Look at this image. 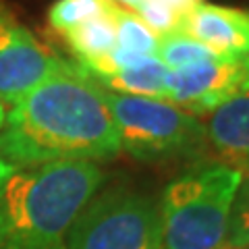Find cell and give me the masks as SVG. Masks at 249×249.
I'll return each mask as SVG.
<instances>
[{"label": "cell", "mask_w": 249, "mask_h": 249, "mask_svg": "<svg viewBox=\"0 0 249 249\" xmlns=\"http://www.w3.org/2000/svg\"><path fill=\"white\" fill-rule=\"evenodd\" d=\"M119 154L121 142L104 89L69 60L9 106L0 129V160L9 164H98Z\"/></svg>", "instance_id": "1"}, {"label": "cell", "mask_w": 249, "mask_h": 249, "mask_svg": "<svg viewBox=\"0 0 249 249\" xmlns=\"http://www.w3.org/2000/svg\"><path fill=\"white\" fill-rule=\"evenodd\" d=\"M104 181L96 162L0 160V249H67L69 229Z\"/></svg>", "instance_id": "2"}, {"label": "cell", "mask_w": 249, "mask_h": 249, "mask_svg": "<svg viewBox=\"0 0 249 249\" xmlns=\"http://www.w3.org/2000/svg\"><path fill=\"white\" fill-rule=\"evenodd\" d=\"M241 170L227 162H196L158 199L164 249H222Z\"/></svg>", "instance_id": "3"}, {"label": "cell", "mask_w": 249, "mask_h": 249, "mask_svg": "<svg viewBox=\"0 0 249 249\" xmlns=\"http://www.w3.org/2000/svg\"><path fill=\"white\" fill-rule=\"evenodd\" d=\"M104 100L119 133L121 152L139 162H170L193 158L208 143L206 123L166 100L112 93Z\"/></svg>", "instance_id": "4"}, {"label": "cell", "mask_w": 249, "mask_h": 249, "mask_svg": "<svg viewBox=\"0 0 249 249\" xmlns=\"http://www.w3.org/2000/svg\"><path fill=\"white\" fill-rule=\"evenodd\" d=\"M67 249H164L158 199L129 187L98 191L69 229Z\"/></svg>", "instance_id": "5"}, {"label": "cell", "mask_w": 249, "mask_h": 249, "mask_svg": "<svg viewBox=\"0 0 249 249\" xmlns=\"http://www.w3.org/2000/svg\"><path fill=\"white\" fill-rule=\"evenodd\" d=\"M245 91H249V56L212 58L166 75V102L197 119Z\"/></svg>", "instance_id": "6"}, {"label": "cell", "mask_w": 249, "mask_h": 249, "mask_svg": "<svg viewBox=\"0 0 249 249\" xmlns=\"http://www.w3.org/2000/svg\"><path fill=\"white\" fill-rule=\"evenodd\" d=\"M65 62L0 6V100L6 106L37 88Z\"/></svg>", "instance_id": "7"}, {"label": "cell", "mask_w": 249, "mask_h": 249, "mask_svg": "<svg viewBox=\"0 0 249 249\" xmlns=\"http://www.w3.org/2000/svg\"><path fill=\"white\" fill-rule=\"evenodd\" d=\"M181 31L201 42L218 58L249 56V11L201 2L181 17Z\"/></svg>", "instance_id": "8"}, {"label": "cell", "mask_w": 249, "mask_h": 249, "mask_svg": "<svg viewBox=\"0 0 249 249\" xmlns=\"http://www.w3.org/2000/svg\"><path fill=\"white\" fill-rule=\"evenodd\" d=\"M208 142L227 158V164H249V91L232 98L210 114Z\"/></svg>", "instance_id": "9"}, {"label": "cell", "mask_w": 249, "mask_h": 249, "mask_svg": "<svg viewBox=\"0 0 249 249\" xmlns=\"http://www.w3.org/2000/svg\"><path fill=\"white\" fill-rule=\"evenodd\" d=\"M166 75L168 69L156 56H152L139 67L116 71L106 77H98L93 81L102 89L112 93L150 98V100H166Z\"/></svg>", "instance_id": "10"}, {"label": "cell", "mask_w": 249, "mask_h": 249, "mask_svg": "<svg viewBox=\"0 0 249 249\" xmlns=\"http://www.w3.org/2000/svg\"><path fill=\"white\" fill-rule=\"evenodd\" d=\"M69 46L77 56V65H91L116 48V25L110 11V2L106 4L104 13L98 17L81 23L65 34Z\"/></svg>", "instance_id": "11"}, {"label": "cell", "mask_w": 249, "mask_h": 249, "mask_svg": "<svg viewBox=\"0 0 249 249\" xmlns=\"http://www.w3.org/2000/svg\"><path fill=\"white\" fill-rule=\"evenodd\" d=\"M156 58L164 65L168 71L196 65V62L218 58L216 54L206 48L201 42L193 40L185 31H173L166 36H158V48H156Z\"/></svg>", "instance_id": "12"}, {"label": "cell", "mask_w": 249, "mask_h": 249, "mask_svg": "<svg viewBox=\"0 0 249 249\" xmlns=\"http://www.w3.org/2000/svg\"><path fill=\"white\" fill-rule=\"evenodd\" d=\"M110 11L116 25V46L137 54H143V56H156L158 36L135 13L123 9V6L114 2H110Z\"/></svg>", "instance_id": "13"}, {"label": "cell", "mask_w": 249, "mask_h": 249, "mask_svg": "<svg viewBox=\"0 0 249 249\" xmlns=\"http://www.w3.org/2000/svg\"><path fill=\"white\" fill-rule=\"evenodd\" d=\"M241 181L231 208L229 231L222 249H249V164L239 166Z\"/></svg>", "instance_id": "14"}, {"label": "cell", "mask_w": 249, "mask_h": 249, "mask_svg": "<svg viewBox=\"0 0 249 249\" xmlns=\"http://www.w3.org/2000/svg\"><path fill=\"white\" fill-rule=\"evenodd\" d=\"M106 4L108 2L102 0H56L48 11V21L54 29L65 36L73 27L104 13Z\"/></svg>", "instance_id": "15"}, {"label": "cell", "mask_w": 249, "mask_h": 249, "mask_svg": "<svg viewBox=\"0 0 249 249\" xmlns=\"http://www.w3.org/2000/svg\"><path fill=\"white\" fill-rule=\"evenodd\" d=\"M135 15L156 36H166L181 29V15L166 0H142L135 9Z\"/></svg>", "instance_id": "16"}, {"label": "cell", "mask_w": 249, "mask_h": 249, "mask_svg": "<svg viewBox=\"0 0 249 249\" xmlns=\"http://www.w3.org/2000/svg\"><path fill=\"white\" fill-rule=\"evenodd\" d=\"M166 2H168V4L173 6V9L183 17V15H187L189 11H193L197 4L204 2V0H166Z\"/></svg>", "instance_id": "17"}, {"label": "cell", "mask_w": 249, "mask_h": 249, "mask_svg": "<svg viewBox=\"0 0 249 249\" xmlns=\"http://www.w3.org/2000/svg\"><path fill=\"white\" fill-rule=\"evenodd\" d=\"M119 2L123 4V9L127 6V9H133V11H135V9H137V4L142 2V0H119Z\"/></svg>", "instance_id": "18"}, {"label": "cell", "mask_w": 249, "mask_h": 249, "mask_svg": "<svg viewBox=\"0 0 249 249\" xmlns=\"http://www.w3.org/2000/svg\"><path fill=\"white\" fill-rule=\"evenodd\" d=\"M6 110H9V106H6L2 100H0V129H2V123H4V116H6Z\"/></svg>", "instance_id": "19"}, {"label": "cell", "mask_w": 249, "mask_h": 249, "mask_svg": "<svg viewBox=\"0 0 249 249\" xmlns=\"http://www.w3.org/2000/svg\"><path fill=\"white\" fill-rule=\"evenodd\" d=\"M102 2H112V0H102Z\"/></svg>", "instance_id": "20"}]
</instances>
